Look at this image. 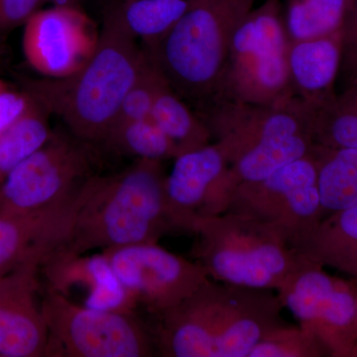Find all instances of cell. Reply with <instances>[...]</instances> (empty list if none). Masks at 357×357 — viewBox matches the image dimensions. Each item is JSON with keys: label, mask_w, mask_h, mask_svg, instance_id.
<instances>
[{"label": "cell", "mask_w": 357, "mask_h": 357, "mask_svg": "<svg viewBox=\"0 0 357 357\" xmlns=\"http://www.w3.org/2000/svg\"><path fill=\"white\" fill-rule=\"evenodd\" d=\"M351 0H291L286 26L291 41L328 36L342 30Z\"/></svg>", "instance_id": "d4e9b609"}, {"label": "cell", "mask_w": 357, "mask_h": 357, "mask_svg": "<svg viewBox=\"0 0 357 357\" xmlns=\"http://www.w3.org/2000/svg\"><path fill=\"white\" fill-rule=\"evenodd\" d=\"M86 192L84 185L64 203L23 215H0V276L30 258L44 259L64 243Z\"/></svg>", "instance_id": "e0dca14e"}, {"label": "cell", "mask_w": 357, "mask_h": 357, "mask_svg": "<svg viewBox=\"0 0 357 357\" xmlns=\"http://www.w3.org/2000/svg\"><path fill=\"white\" fill-rule=\"evenodd\" d=\"M203 121L227 161L213 195L215 213L227 210L238 185L264 180L317 144L311 110L297 98L269 107L222 100Z\"/></svg>", "instance_id": "3957f363"}, {"label": "cell", "mask_w": 357, "mask_h": 357, "mask_svg": "<svg viewBox=\"0 0 357 357\" xmlns=\"http://www.w3.org/2000/svg\"><path fill=\"white\" fill-rule=\"evenodd\" d=\"M342 31L344 51L357 44V0H351V6Z\"/></svg>", "instance_id": "4dcf8cb0"}, {"label": "cell", "mask_w": 357, "mask_h": 357, "mask_svg": "<svg viewBox=\"0 0 357 357\" xmlns=\"http://www.w3.org/2000/svg\"><path fill=\"white\" fill-rule=\"evenodd\" d=\"M331 356L324 342L314 333L286 323L263 337L248 357H319Z\"/></svg>", "instance_id": "4316f807"}, {"label": "cell", "mask_w": 357, "mask_h": 357, "mask_svg": "<svg viewBox=\"0 0 357 357\" xmlns=\"http://www.w3.org/2000/svg\"><path fill=\"white\" fill-rule=\"evenodd\" d=\"M48 328L45 357H149L156 354L150 326L136 312L105 311L44 291Z\"/></svg>", "instance_id": "ba28073f"}, {"label": "cell", "mask_w": 357, "mask_h": 357, "mask_svg": "<svg viewBox=\"0 0 357 357\" xmlns=\"http://www.w3.org/2000/svg\"><path fill=\"white\" fill-rule=\"evenodd\" d=\"M291 42L279 0L255 7L234 33L218 102L269 107L295 98L288 62Z\"/></svg>", "instance_id": "52a82bcc"}, {"label": "cell", "mask_w": 357, "mask_h": 357, "mask_svg": "<svg viewBox=\"0 0 357 357\" xmlns=\"http://www.w3.org/2000/svg\"><path fill=\"white\" fill-rule=\"evenodd\" d=\"M162 162L136 160L112 175H96L72 229L59 248L69 255H86L140 243H158L175 234L166 195Z\"/></svg>", "instance_id": "277c9868"}, {"label": "cell", "mask_w": 357, "mask_h": 357, "mask_svg": "<svg viewBox=\"0 0 357 357\" xmlns=\"http://www.w3.org/2000/svg\"><path fill=\"white\" fill-rule=\"evenodd\" d=\"M342 67L344 69L347 84L357 79V44L344 51Z\"/></svg>", "instance_id": "1f68e13d"}, {"label": "cell", "mask_w": 357, "mask_h": 357, "mask_svg": "<svg viewBox=\"0 0 357 357\" xmlns=\"http://www.w3.org/2000/svg\"><path fill=\"white\" fill-rule=\"evenodd\" d=\"M318 188L324 215L344 211L357 204V149L316 144Z\"/></svg>", "instance_id": "ffe728a7"}, {"label": "cell", "mask_w": 357, "mask_h": 357, "mask_svg": "<svg viewBox=\"0 0 357 357\" xmlns=\"http://www.w3.org/2000/svg\"><path fill=\"white\" fill-rule=\"evenodd\" d=\"M302 328L317 335L333 356H347L356 344L357 279L344 280L306 259L277 290Z\"/></svg>", "instance_id": "8fae6325"}, {"label": "cell", "mask_w": 357, "mask_h": 357, "mask_svg": "<svg viewBox=\"0 0 357 357\" xmlns=\"http://www.w3.org/2000/svg\"><path fill=\"white\" fill-rule=\"evenodd\" d=\"M311 114L317 144L357 149V88L347 86Z\"/></svg>", "instance_id": "cb8c5ba5"}, {"label": "cell", "mask_w": 357, "mask_h": 357, "mask_svg": "<svg viewBox=\"0 0 357 357\" xmlns=\"http://www.w3.org/2000/svg\"><path fill=\"white\" fill-rule=\"evenodd\" d=\"M91 145L54 131L51 139L0 183V215H23L64 203L96 175Z\"/></svg>", "instance_id": "9c48e42d"}, {"label": "cell", "mask_w": 357, "mask_h": 357, "mask_svg": "<svg viewBox=\"0 0 357 357\" xmlns=\"http://www.w3.org/2000/svg\"><path fill=\"white\" fill-rule=\"evenodd\" d=\"M7 88H9V84H6L3 79H0V93H1L2 91H4V89H6Z\"/></svg>", "instance_id": "836d02e7"}, {"label": "cell", "mask_w": 357, "mask_h": 357, "mask_svg": "<svg viewBox=\"0 0 357 357\" xmlns=\"http://www.w3.org/2000/svg\"><path fill=\"white\" fill-rule=\"evenodd\" d=\"M357 347V304H356V344H354V347H352L351 349H354V347ZM349 351V352H351ZM347 356H349V354H347Z\"/></svg>", "instance_id": "e575fe53"}, {"label": "cell", "mask_w": 357, "mask_h": 357, "mask_svg": "<svg viewBox=\"0 0 357 357\" xmlns=\"http://www.w3.org/2000/svg\"><path fill=\"white\" fill-rule=\"evenodd\" d=\"M192 0H129L114 2L124 24L145 47L170 31L189 8Z\"/></svg>", "instance_id": "603a6c76"}, {"label": "cell", "mask_w": 357, "mask_h": 357, "mask_svg": "<svg viewBox=\"0 0 357 357\" xmlns=\"http://www.w3.org/2000/svg\"><path fill=\"white\" fill-rule=\"evenodd\" d=\"M23 26L25 60L46 79L74 75L93 57L100 41V28L77 6L39 9Z\"/></svg>", "instance_id": "4fadbf2b"}, {"label": "cell", "mask_w": 357, "mask_h": 357, "mask_svg": "<svg viewBox=\"0 0 357 357\" xmlns=\"http://www.w3.org/2000/svg\"><path fill=\"white\" fill-rule=\"evenodd\" d=\"M33 98L29 91L11 89L0 93V135L29 109Z\"/></svg>", "instance_id": "f1b7e54d"}, {"label": "cell", "mask_w": 357, "mask_h": 357, "mask_svg": "<svg viewBox=\"0 0 357 357\" xmlns=\"http://www.w3.org/2000/svg\"><path fill=\"white\" fill-rule=\"evenodd\" d=\"M151 119L172 141L178 156L210 144L211 134L206 122L164 79L157 91Z\"/></svg>", "instance_id": "44dd1931"}, {"label": "cell", "mask_w": 357, "mask_h": 357, "mask_svg": "<svg viewBox=\"0 0 357 357\" xmlns=\"http://www.w3.org/2000/svg\"><path fill=\"white\" fill-rule=\"evenodd\" d=\"M257 0H192L161 39L145 47L177 95L206 110L220 100L234 33Z\"/></svg>", "instance_id": "5b68a950"}, {"label": "cell", "mask_w": 357, "mask_h": 357, "mask_svg": "<svg viewBox=\"0 0 357 357\" xmlns=\"http://www.w3.org/2000/svg\"><path fill=\"white\" fill-rule=\"evenodd\" d=\"M129 1V0H112V2H126Z\"/></svg>", "instance_id": "74e56055"}, {"label": "cell", "mask_w": 357, "mask_h": 357, "mask_svg": "<svg viewBox=\"0 0 357 357\" xmlns=\"http://www.w3.org/2000/svg\"><path fill=\"white\" fill-rule=\"evenodd\" d=\"M296 248L307 259L357 279V204L324 218Z\"/></svg>", "instance_id": "d6986e66"}, {"label": "cell", "mask_w": 357, "mask_h": 357, "mask_svg": "<svg viewBox=\"0 0 357 357\" xmlns=\"http://www.w3.org/2000/svg\"><path fill=\"white\" fill-rule=\"evenodd\" d=\"M103 143L114 151L134 157L136 160L162 162L178 157L172 141L167 137L151 117L116 126L110 131Z\"/></svg>", "instance_id": "484cf974"}, {"label": "cell", "mask_w": 357, "mask_h": 357, "mask_svg": "<svg viewBox=\"0 0 357 357\" xmlns=\"http://www.w3.org/2000/svg\"><path fill=\"white\" fill-rule=\"evenodd\" d=\"M349 356L357 357V347H354V349H351V351L349 354Z\"/></svg>", "instance_id": "d590c367"}, {"label": "cell", "mask_w": 357, "mask_h": 357, "mask_svg": "<svg viewBox=\"0 0 357 357\" xmlns=\"http://www.w3.org/2000/svg\"><path fill=\"white\" fill-rule=\"evenodd\" d=\"M145 52L146 57L144 63L135 82L122 100L114 128L126 122L141 121L151 117L157 91L165 77L150 58L147 51Z\"/></svg>", "instance_id": "83f0119b"}, {"label": "cell", "mask_w": 357, "mask_h": 357, "mask_svg": "<svg viewBox=\"0 0 357 357\" xmlns=\"http://www.w3.org/2000/svg\"><path fill=\"white\" fill-rule=\"evenodd\" d=\"M344 55L342 31L319 38L291 42L289 70L295 98L310 110L337 95L335 82Z\"/></svg>", "instance_id": "ac0fdd59"}, {"label": "cell", "mask_w": 357, "mask_h": 357, "mask_svg": "<svg viewBox=\"0 0 357 357\" xmlns=\"http://www.w3.org/2000/svg\"><path fill=\"white\" fill-rule=\"evenodd\" d=\"M278 296L208 279L177 306L154 316L156 354L164 357H248L286 321Z\"/></svg>", "instance_id": "6da1fadb"}, {"label": "cell", "mask_w": 357, "mask_h": 357, "mask_svg": "<svg viewBox=\"0 0 357 357\" xmlns=\"http://www.w3.org/2000/svg\"><path fill=\"white\" fill-rule=\"evenodd\" d=\"M49 116L33 98L29 109L0 135V183L51 139L54 131Z\"/></svg>", "instance_id": "7402d4cb"}, {"label": "cell", "mask_w": 357, "mask_h": 357, "mask_svg": "<svg viewBox=\"0 0 357 357\" xmlns=\"http://www.w3.org/2000/svg\"><path fill=\"white\" fill-rule=\"evenodd\" d=\"M43 1L52 2L54 6H77L79 0H43Z\"/></svg>", "instance_id": "d6a6232c"}, {"label": "cell", "mask_w": 357, "mask_h": 357, "mask_svg": "<svg viewBox=\"0 0 357 357\" xmlns=\"http://www.w3.org/2000/svg\"><path fill=\"white\" fill-rule=\"evenodd\" d=\"M121 285L152 317L177 306L208 279L201 264L158 243H140L102 251Z\"/></svg>", "instance_id": "7c38bea8"}, {"label": "cell", "mask_w": 357, "mask_h": 357, "mask_svg": "<svg viewBox=\"0 0 357 357\" xmlns=\"http://www.w3.org/2000/svg\"><path fill=\"white\" fill-rule=\"evenodd\" d=\"M229 210L271 225L297 248L325 218L314 150L264 180L238 185L230 197Z\"/></svg>", "instance_id": "30bf717a"}, {"label": "cell", "mask_w": 357, "mask_h": 357, "mask_svg": "<svg viewBox=\"0 0 357 357\" xmlns=\"http://www.w3.org/2000/svg\"><path fill=\"white\" fill-rule=\"evenodd\" d=\"M42 261L40 256L30 258L0 276V357H45Z\"/></svg>", "instance_id": "5bb4252c"}, {"label": "cell", "mask_w": 357, "mask_h": 357, "mask_svg": "<svg viewBox=\"0 0 357 357\" xmlns=\"http://www.w3.org/2000/svg\"><path fill=\"white\" fill-rule=\"evenodd\" d=\"M40 275L44 291L70 298L76 289L81 290V305L86 307L128 312H135L138 307L102 252L84 256L51 251L40 265Z\"/></svg>", "instance_id": "9a60e30c"}, {"label": "cell", "mask_w": 357, "mask_h": 357, "mask_svg": "<svg viewBox=\"0 0 357 357\" xmlns=\"http://www.w3.org/2000/svg\"><path fill=\"white\" fill-rule=\"evenodd\" d=\"M43 0H0V31H10L25 24L39 10Z\"/></svg>", "instance_id": "f546056e"}, {"label": "cell", "mask_w": 357, "mask_h": 357, "mask_svg": "<svg viewBox=\"0 0 357 357\" xmlns=\"http://www.w3.org/2000/svg\"><path fill=\"white\" fill-rule=\"evenodd\" d=\"M227 166L217 142L175 158L166 178L167 203L174 231L192 234L201 218L211 217L213 192Z\"/></svg>", "instance_id": "2e32d148"}, {"label": "cell", "mask_w": 357, "mask_h": 357, "mask_svg": "<svg viewBox=\"0 0 357 357\" xmlns=\"http://www.w3.org/2000/svg\"><path fill=\"white\" fill-rule=\"evenodd\" d=\"M192 234L196 261L232 285L277 291L306 259L280 231L239 211L201 218Z\"/></svg>", "instance_id": "8992f818"}, {"label": "cell", "mask_w": 357, "mask_h": 357, "mask_svg": "<svg viewBox=\"0 0 357 357\" xmlns=\"http://www.w3.org/2000/svg\"><path fill=\"white\" fill-rule=\"evenodd\" d=\"M145 57L112 3L103 16L96 50L82 69L63 79H31L24 89L50 115L62 119L75 137L103 143Z\"/></svg>", "instance_id": "7a4b0ae2"}, {"label": "cell", "mask_w": 357, "mask_h": 357, "mask_svg": "<svg viewBox=\"0 0 357 357\" xmlns=\"http://www.w3.org/2000/svg\"><path fill=\"white\" fill-rule=\"evenodd\" d=\"M347 86H354V88H357V79L356 82H354V83L347 84ZM347 86H345V88H347Z\"/></svg>", "instance_id": "8d00e7d4"}]
</instances>
